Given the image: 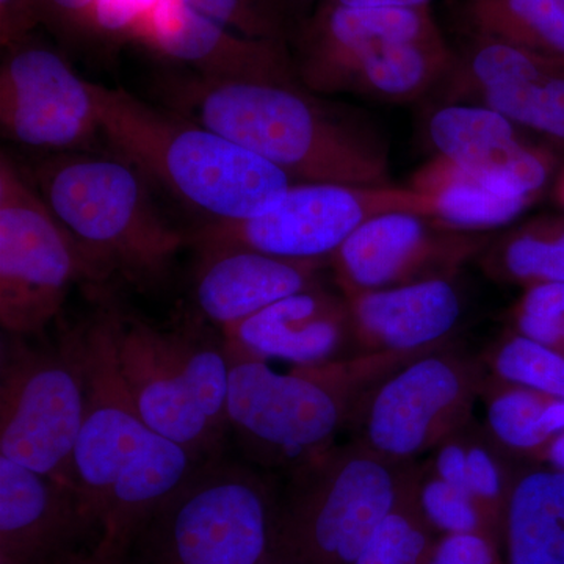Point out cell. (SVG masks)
Wrapping results in <instances>:
<instances>
[{
  "mask_svg": "<svg viewBox=\"0 0 564 564\" xmlns=\"http://www.w3.org/2000/svg\"><path fill=\"white\" fill-rule=\"evenodd\" d=\"M54 564H131L128 556L115 554L95 543L88 551H76Z\"/></svg>",
  "mask_w": 564,
  "mask_h": 564,
  "instance_id": "39",
  "label": "cell"
},
{
  "mask_svg": "<svg viewBox=\"0 0 564 564\" xmlns=\"http://www.w3.org/2000/svg\"><path fill=\"white\" fill-rule=\"evenodd\" d=\"M278 3L282 7V10L288 13V17L291 18L293 24H300L304 20V18L310 17L311 7H317V3L321 0H276Z\"/></svg>",
  "mask_w": 564,
  "mask_h": 564,
  "instance_id": "40",
  "label": "cell"
},
{
  "mask_svg": "<svg viewBox=\"0 0 564 564\" xmlns=\"http://www.w3.org/2000/svg\"><path fill=\"white\" fill-rule=\"evenodd\" d=\"M391 212L433 217L430 196L397 185L295 182L272 209L239 221H207L188 234L196 250L250 248L292 261H322L364 223Z\"/></svg>",
  "mask_w": 564,
  "mask_h": 564,
  "instance_id": "10",
  "label": "cell"
},
{
  "mask_svg": "<svg viewBox=\"0 0 564 564\" xmlns=\"http://www.w3.org/2000/svg\"><path fill=\"white\" fill-rule=\"evenodd\" d=\"M87 262L29 174L0 155V323L9 336L41 334L61 314Z\"/></svg>",
  "mask_w": 564,
  "mask_h": 564,
  "instance_id": "9",
  "label": "cell"
},
{
  "mask_svg": "<svg viewBox=\"0 0 564 564\" xmlns=\"http://www.w3.org/2000/svg\"><path fill=\"white\" fill-rule=\"evenodd\" d=\"M485 243L481 232L447 228L426 215L391 212L364 223L332 256L344 292L377 291L440 278Z\"/></svg>",
  "mask_w": 564,
  "mask_h": 564,
  "instance_id": "14",
  "label": "cell"
},
{
  "mask_svg": "<svg viewBox=\"0 0 564 564\" xmlns=\"http://www.w3.org/2000/svg\"><path fill=\"white\" fill-rule=\"evenodd\" d=\"M555 199L564 209V166L562 169V172L558 173V177H556Z\"/></svg>",
  "mask_w": 564,
  "mask_h": 564,
  "instance_id": "43",
  "label": "cell"
},
{
  "mask_svg": "<svg viewBox=\"0 0 564 564\" xmlns=\"http://www.w3.org/2000/svg\"><path fill=\"white\" fill-rule=\"evenodd\" d=\"M91 530L73 488L0 456V564H54Z\"/></svg>",
  "mask_w": 564,
  "mask_h": 564,
  "instance_id": "19",
  "label": "cell"
},
{
  "mask_svg": "<svg viewBox=\"0 0 564 564\" xmlns=\"http://www.w3.org/2000/svg\"><path fill=\"white\" fill-rule=\"evenodd\" d=\"M406 187L432 198L434 220L467 232L508 225L538 202L494 191L480 177L437 154L423 163Z\"/></svg>",
  "mask_w": 564,
  "mask_h": 564,
  "instance_id": "23",
  "label": "cell"
},
{
  "mask_svg": "<svg viewBox=\"0 0 564 564\" xmlns=\"http://www.w3.org/2000/svg\"><path fill=\"white\" fill-rule=\"evenodd\" d=\"M458 11L467 35L564 58V0H463Z\"/></svg>",
  "mask_w": 564,
  "mask_h": 564,
  "instance_id": "26",
  "label": "cell"
},
{
  "mask_svg": "<svg viewBox=\"0 0 564 564\" xmlns=\"http://www.w3.org/2000/svg\"><path fill=\"white\" fill-rule=\"evenodd\" d=\"M432 2L433 0H321L318 3L350 9H432Z\"/></svg>",
  "mask_w": 564,
  "mask_h": 564,
  "instance_id": "38",
  "label": "cell"
},
{
  "mask_svg": "<svg viewBox=\"0 0 564 564\" xmlns=\"http://www.w3.org/2000/svg\"><path fill=\"white\" fill-rule=\"evenodd\" d=\"M467 485L478 503L484 507L489 519L492 508L502 499V475L489 452L481 447L467 451Z\"/></svg>",
  "mask_w": 564,
  "mask_h": 564,
  "instance_id": "33",
  "label": "cell"
},
{
  "mask_svg": "<svg viewBox=\"0 0 564 564\" xmlns=\"http://www.w3.org/2000/svg\"><path fill=\"white\" fill-rule=\"evenodd\" d=\"M344 293L359 336L397 351L436 343L462 315L458 292L445 278Z\"/></svg>",
  "mask_w": 564,
  "mask_h": 564,
  "instance_id": "22",
  "label": "cell"
},
{
  "mask_svg": "<svg viewBox=\"0 0 564 564\" xmlns=\"http://www.w3.org/2000/svg\"><path fill=\"white\" fill-rule=\"evenodd\" d=\"M502 521L507 564H564V470L521 478Z\"/></svg>",
  "mask_w": 564,
  "mask_h": 564,
  "instance_id": "24",
  "label": "cell"
},
{
  "mask_svg": "<svg viewBox=\"0 0 564 564\" xmlns=\"http://www.w3.org/2000/svg\"><path fill=\"white\" fill-rule=\"evenodd\" d=\"M261 564H300L296 562H293V560L288 558V556H282L278 554H273L269 556V558L265 560V562H262Z\"/></svg>",
  "mask_w": 564,
  "mask_h": 564,
  "instance_id": "44",
  "label": "cell"
},
{
  "mask_svg": "<svg viewBox=\"0 0 564 564\" xmlns=\"http://www.w3.org/2000/svg\"><path fill=\"white\" fill-rule=\"evenodd\" d=\"M184 117L272 163L293 182L393 185L384 140L318 101L299 77L172 85Z\"/></svg>",
  "mask_w": 564,
  "mask_h": 564,
  "instance_id": "2",
  "label": "cell"
},
{
  "mask_svg": "<svg viewBox=\"0 0 564 564\" xmlns=\"http://www.w3.org/2000/svg\"><path fill=\"white\" fill-rule=\"evenodd\" d=\"M106 311L121 378L141 417L199 462L220 456L225 436L196 402L188 375L195 325L159 328L120 307Z\"/></svg>",
  "mask_w": 564,
  "mask_h": 564,
  "instance_id": "11",
  "label": "cell"
},
{
  "mask_svg": "<svg viewBox=\"0 0 564 564\" xmlns=\"http://www.w3.org/2000/svg\"><path fill=\"white\" fill-rule=\"evenodd\" d=\"M441 35L432 9H350L318 3L293 29L292 61L307 90L345 93L356 70L384 47Z\"/></svg>",
  "mask_w": 564,
  "mask_h": 564,
  "instance_id": "16",
  "label": "cell"
},
{
  "mask_svg": "<svg viewBox=\"0 0 564 564\" xmlns=\"http://www.w3.org/2000/svg\"><path fill=\"white\" fill-rule=\"evenodd\" d=\"M29 177L79 247L91 280L117 274L158 284L188 243L158 209L147 177L122 158L62 152Z\"/></svg>",
  "mask_w": 564,
  "mask_h": 564,
  "instance_id": "4",
  "label": "cell"
},
{
  "mask_svg": "<svg viewBox=\"0 0 564 564\" xmlns=\"http://www.w3.org/2000/svg\"><path fill=\"white\" fill-rule=\"evenodd\" d=\"M426 133L437 155L503 195L538 199L555 173L551 148L488 107L444 102L430 115Z\"/></svg>",
  "mask_w": 564,
  "mask_h": 564,
  "instance_id": "17",
  "label": "cell"
},
{
  "mask_svg": "<svg viewBox=\"0 0 564 564\" xmlns=\"http://www.w3.org/2000/svg\"><path fill=\"white\" fill-rule=\"evenodd\" d=\"M419 507L430 527L445 534L486 533L488 521L484 507L473 494L448 485L443 478H433L421 486Z\"/></svg>",
  "mask_w": 564,
  "mask_h": 564,
  "instance_id": "30",
  "label": "cell"
},
{
  "mask_svg": "<svg viewBox=\"0 0 564 564\" xmlns=\"http://www.w3.org/2000/svg\"><path fill=\"white\" fill-rule=\"evenodd\" d=\"M351 325L347 300L311 288L223 329L226 348L251 358L322 366L339 350Z\"/></svg>",
  "mask_w": 564,
  "mask_h": 564,
  "instance_id": "21",
  "label": "cell"
},
{
  "mask_svg": "<svg viewBox=\"0 0 564 564\" xmlns=\"http://www.w3.org/2000/svg\"><path fill=\"white\" fill-rule=\"evenodd\" d=\"M278 505L252 467L207 459L144 522L129 563L261 564L273 554Z\"/></svg>",
  "mask_w": 564,
  "mask_h": 564,
  "instance_id": "5",
  "label": "cell"
},
{
  "mask_svg": "<svg viewBox=\"0 0 564 564\" xmlns=\"http://www.w3.org/2000/svg\"><path fill=\"white\" fill-rule=\"evenodd\" d=\"M551 459L560 470H564V433L552 444Z\"/></svg>",
  "mask_w": 564,
  "mask_h": 564,
  "instance_id": "42",
  "label": "cell"
},
{
  "mask_svg": "<svg viewBox=\"0 0 564 564\" xmlns=\"http://www.w3.org/2000/svg\"><path fill=\"white\" fill-rule=\"evenodd\" d=\"M10 336L0 372V456L77 492L74 452L87 410L82 326L54 348Z\"/></svg>",
  "mask_w": 564,
  "mask_h": 564,
  "instance_id": "8",
  "label": "cell"
},
{
  "mask_svg": "<svg viewBox=\"0 0 564 564\" xmlns=\"http://www.w3.org/2000/svg\"><path fill=\"white\" fill-rule=\"evenodd\" d=\"M497 372L511 383L549 393L564 402V358L547 345L516 337L497 355Z\"/></svg>",
  "mask_w": 564,
  "mask_h": 564,
  "instance_id": "29",
  "label": "cell"
},
{
  "mask_svg": "<svg viewBox=\"0 0 564 564\" xmlns=\"http://www.w3.org/2000/svg\"><path fill=\"white\" fill-rule=\"evenodd\" d=\"M429 564H502L491 534H445L436 541Z\"/></svg>",
  "mask_w": 564,
  "mask_h": 564,
  "instance_id": "32",
  "label": "cell"
},
{
  "mask_svg": "<svg viewBox=\"0 0 564 564\" xmlns=\"http://www.w3.org/2000/svg\"><path fill=\"white\" fill-rule=\"evenodd\" d=\"M544 429L549 436L564 430V402L547 404L544 411Z\"/></svg>",
  "mask_w": 564,
  "mask_h": 564,
  "instance_id": "41",
  "label": "cell"
},
{
  "mask_svg": "<svg viewBox=\"0 0 564 564\" xmlns=\"http://www.w3.org/2000/svg\"><path fill=\"white\" fill-rule=\"evenodd\" d=\"M0 126L24 147L79 150L101 133L93 82L57 51L24 41L6 51L0 66Z\"/></svg>",
  "mask_w": 564,
  "mask_h": 564,
  "instance_id": "12",
  "label": "cell"
},
{
  "mask_svg": "<svg viewBox=\"0 0 564 564\" xmlns=\"http://www.w3.org/2000/svg\"><path fill=\"white\" fill-rule=\"evenodd\" d=\"M121 36L214 79L295 76L291 41L248 39L184 0H150Z\"/></svg>",
  "mask_w": 564,
  "mask_h": 564,
  "instance_id": "15",
  "label": "cell"
},
{
  "mask_svg": "<svg viewBox=\"0 0 564 564\" xmlns=\"http://www.w3.org/2000/svg\"><path fill=\"white\" fill-rule=\"evenodd\" d=\"M434 544L433 529L423 518L417 494L406 491L355 564H429Z\"/></svg>",
  "mask_w": 564,
  "mask_h": 564,
  "instance_id": "28",
  "label": "cell"
},
{
  "mask_svg": "<svg viewBox=\"0 0 564 564\" xmlns=\"http://www.w3.org/2000/svg\"><path fill=\"white\" fill-rule=\"evenodd\" d=\"M87 362V410L74 473L96 544L128 555L144 522L195 473L187 448L155 432L132 402L115 352L106 307L82 325Z\"/></svg>",
  "mask_w": 564,
  "mask_h": 564,
  "instance_id": "1",
  "label": "cell"
},
{
  "mask_svg": "<svg viewBox=\"0 0 564 564\" xmlns=\"http://www.w3.org/2000/svg\"><path fill=\"white\" fill-rule=\"evenodd\" d=\"M391 462L358 445L296 469L278 505L274 554L300 564H355L408 491Z\"/></svg>",
  "mask_w": 564,
  "mask_h": 564,
  "instance_id": "6",
  "label": "cell"
},
{
  "mask_svg": "<svg viewBox=\"0 0 564 564\" xmlns=\"http://www.w3.org/2000/svg\"><path fill=\"white\" fill-rule=\"evenodd\" d=\"M494 265L519 281L564 282V221H536L508 234Z\"/></svg>",
  "mask_w": 564,
  "mask_h": 564,
  "instance_id": "27",
  "label": "cell"
},
{
  "mask_svg": "<svg viewBox=\"0 0 564 564\" xmlns=\"http://www.w3.org/2000/svg\"><path fill=\"white\" fill-rule=\"evenodd\" d=\"M455 63L444 35L404 41L375 54L356 70L347 91L381 102L415 101L443 85Z\"/></svg>",
  "mask_w": 564,
  "mask_h": 564,
  "instance_id": "25",
  "label": "cell"
},
{
  "mask_svg": "<svg viewBox=\"0 0 564 564\" xmlns=\"http://www.w3.org/2000/svg\"><path fill=\"white\" fill-rule=\"evenodd\" d=\"M46 21L66 32H99V0H41Z\"/></svg>",
  "mask_w": 564,
  "mask_h": 564,
  "instance_id": "35",
  "label": "cell"
},
{
  "mask_svg": "<svg viewBox=\"0 0 564 564\" xmlns=\"http://www.w3.org/2000/svg\"><path fill=\"white\" fill-rule=\"evenodd\" d=\"M469 386L458 364L423 358L373 393L364 417L367 448L389 459L429 447L466 402Z\"/></svg>",
  "mask_w": 564,
  "mask_h": 564,
  "instance_id": "18",
  "label": "cell"
},
{
  "mask_svg": "<svg viewBox=\"0 0 564 564\" xmlns=\"http://www.w3.org/2000/svg\"><path fill=\"white\" fill-rule=\"evenodd\" d=\"M99 128L124 161L207 221H239L281 202L295 184L220 133L155 109L124 88L93 84Z\"/></svg>",
  "mask_w": 564,
  "mask_h": 564,
  "instance_id": "3",
  "label": "cell"
},
{
  "mask_svg": "<svg viewBox=\"0 0 564 564\" xmlns=\"http://www.w3.org/2000/svg\"><path fill=\"white\" fill-rule=\"evenodd\" d=\"M228 355V430L251 462L296 470L329 452L350 402L348 366L322 364L281 373L263 359Z\"/></svg>",
  "mask_w": 564,
  "mask_h": 564,
  "instance_id": "7",
  "label": "cell"
},
{
  "mask_svg": "<svg viewBox=\"0 0 564 564\" xmlns=\"http://www.w3.org/2000/svg\"><path fill=\"white\" fill-rule=\"evenodd\" d=\"M46 21L41 0H0V44L11 50L31 40L40 22Z\"/></svg>",
  "mask_w": 564,
  "mask_h": 564,
  "instance_id": "34",
  "label": "cell"
},
{
  "mask_svg": "<svg viewBox=\"0 0 564 564\" xmlns=\"http://www.w3.org/2000/svg\"><path fill=\"white\" fill-rule=\"evenodd\" d=\"M436 473L448 485L470 492L467 485V451L462 445L447 444L441 448L436 459Z\"/></svg>",
  "mask_w": 564,
  "mask_h": 564,
  "instance_id": "37",
  "label": "cell"
},
{
  "mask_svg": "<svg viewBox=\"0 0 564 564\" xmlns=\"http://www.w3.org/2000/svg\"><path fill=\"white\" fill-rule=\"evenodd\" d=\"M547 404L529 391H508L497 397L488 411L491 430L503 444L532 448L547 440L544 411Z\"/></svg>",
  "mask_w": 564,
  "mask_h": 564,
  "instance_id": "31",
  "label": "cell"
},
{
  "mask_svg": "<svg viewBox=\"0 0 564 564\" xmlns=\"http://www.w3.org/2000/svg\"><path fill=\"white\" fill-rule=\"evenodd\" d=\"M193 281L199 317L223 329L282 299L314 288L322 261H292L250 248L202 250Z\"/></svg>",
  "mask_w": 564,
  "mask_h": 564,
  "instance_id": "20",
  "label": "cell"
},
{
  "mask_svg": "<svg viewBox=\"0 0 564 564\" xmlns=\"http://www.w3.org/2000/svg\"><path fill=\"white\" fill-rule=\"evenodd\" d=\"M443 82L444 102L477 104L564 151V58L467 35Z\"/></svg>",
  "mask_w": 564,
  "mask_h": 564,
  "instance_id": "13",
  "label": "cell"
},
{
  "mask_svg": "<svg viewBox=\"0 0 564 564\" xmlns=\"http://www.w3.org/2000/svg\"><path fill=\"white\" fill-rule=\"evenodd\" d=\"M519 314L564 323V282H538L525 293Z\"/></svg>",
  "mask_w": 564,
  "mask_h": 564,
  "instance_id": "36",
  "label": "cell"
}]
</instances>
